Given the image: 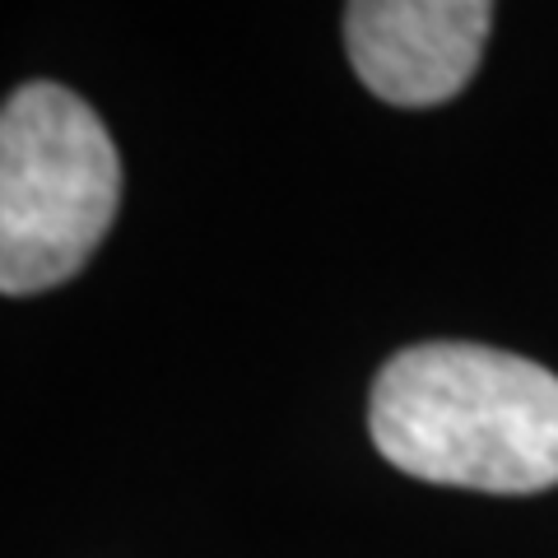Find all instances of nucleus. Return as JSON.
<instances>
[{
    "mask_svg": "<svg viewBox=\"0 0 558 558\" xmlns=\"http://www.w3.org/2000/svg\"><path fill=\"white\" fill-rule=\"evenodd\" d=\"M368 433L400 475L539 494L558 484V377L488 344H410L373 381Z\"/></svg>",
    "mask_w": 558,
    "mask_h": 558,
    "instance_id": "obj_1",
    "label": "nucleus"
},
{
    "mask_svg": "<svg viewBox=\"0 0 558 558\" xmlns=\"http://www.w3.org/2000/svg\"><path fill=\"white\" fill-rule=\"evenodd\" d=\"M121 205L108 126L65 84L33 80L0 112V289L10 299L75 279Z\"/></svg>",
    "mask_w": 558,
    "mask_h": 558,
    "instance_id": "obj_2",
    "label": "nucleus"
},
{
    "mask_svg": "<svg viewBox=\"0 0 558 558\" xmlns=\"http://www.w3.org/2000/svg\"><path fill=\"white\" fill-rule=\"evenodd\" d=\"M494 0H344L354 75L391 108L457 98L480 70Z\"/></svg>",
    "mask_w": 558,
    "mask_h": 558,
    "instance_id": "obj_3",
    "label": "nucleus"
}]
</instances>
